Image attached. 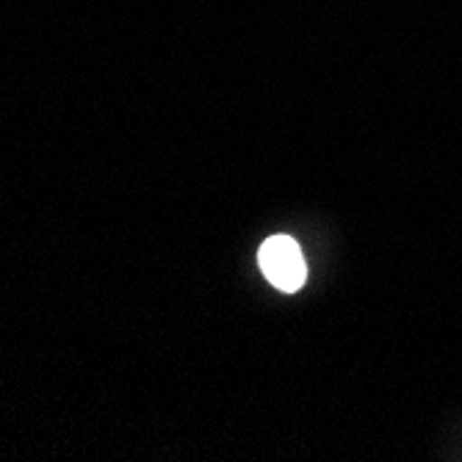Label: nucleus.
I'll return each mask as SVG.
<instances>
[{"mask_svg": "<svg viewBox=\"0 0 462 462\" xmlns=\"http://www.w3.org/2000/svg\"><path fill=\"white\" fill-rule=\"evenodd\" d=\"M258 263L266 274V280L285 293L300 291L308 280V263L300 244L291 236H272L263 241L258 252Z\"/></svg>", "mask_w": 462, "mask_h": 462, "instance_id": "1", "label": "nucleus"}]
</instances>
